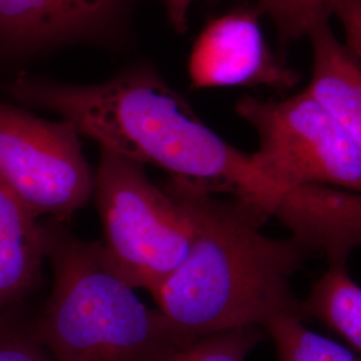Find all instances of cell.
<instances>
[{"mask_svg":"<svg viewBox=\"0 0 361 361\" xmlns=\"http://www.w3.org/2000/svg\"><path fill=\"white\" fill-rule=\"evenodd\" d=\"M19 104L42 109L73 125L101 149L212 194H229L280 222L296 204L246 154L202 122L180 92L149 66H137L94 85H68L20 75L1 86Z\"/></svg>","mask_w":361,"mask_h":361,"instance_id":"cell-1","label":"cell"},{"mask_svg":"<svg viewBox=\"0 0 361 361\" xmlns=\"http://www.w3.org/2000/svg\"><path fill=\"white\" fill-rule=\"evenodd\" d=\"M164 188L197 229L185 262L152 295L171 323L198 338L280 317L305 320L292 279L314 253L310 245L295 235L268 237L262 225L271 217L241 200H219L176 177Z\"/></svg>","mask_w":361,"mask_h":361,"instance_id":"cell-2","label":"cell"},{"mask_svg":"<svg viewBox=\"0 0 361 361\" xmlns=\"http://www.w3.org/2000/svg\"><path fill=\"white\" fill-rule=\"evenodd\" d=\"M54 285L39 341L55 361H161L197 340L147 308L110 265L101 241L44 226Z\"/></svg>","mask_w":361,"mask_h":361,"instance_id":"cell-3","label":"cell"},{"mask_svg":"<svg viewBox=\"0 0 361 361\" xmlns=\"http://www.w3.org/2000/svg\"><path fill=\"white\" fill-rule=\"evenodd\" d=\"M92 195L110 265L131 288L153 295L193 247L197 229L189 209L153 183L145 165L106 149H101Z\"/></svg>","mask_w":361,"mask_h":361,"instance_id":"cell-4","label":"cell"},{"mask_svg":"<svg viewBox=\"0 0 361 361\" xmlns=\"http://www.w3.org/2000/svg\"><path fill=\"white\" fill-rule=\"evenodd\" d=\"M235 111L257 131L264 173L286 190L320 185L361 194V149L305 90L283 101L245 97Z\"/></svg>","mask_w":361,"mask_h":361,"instance_id":"cell-5","label":"cell"},{"mask_svg":"<svg viewBox=\"0 0 361 361\" xmlns=\"http://www.w3.org/2000/svg\"><path fill=\"white\" fill-rule=\"evenodd\" d=\"M79 133L0 102V183L38 219L71 217L94 194Z\"/></svg>","mask_w":361,"mask_h":361,"instance_id":"cell-6","label":"cell"},{"mask_svg":"<svg viewBox=\"0 0 361 361\" xmlns=\"http://www.w3.org/2000/svg\"><path fill=\"white\" fill-rule=\"evenodd\" d=\"M189 73L197 89L264 85L285 90L298 78L271 55L256 15L249 11L207 25L194 44Z\"/></svg>","mask_w":361,"mask_h":361,"instance_id":"cell-7","label":"cell"},{"mask_svg":"<svg viewBox=\"0 0 361 361\" xmlns=\"http://www.w3.org/2000/svg\"><path fill=\"white\" fill-rule=\"evenodd\" d=\"M131 0H0V42L16 51L67 43H107L123 26Z\"/></svg>","mask_w":361,"mask_h":361,"instance_id":"cell-8","label":"cell"},{"mask_svg":"<svg viewBox=\"0 0 361 361\" xmlns=\"http://www.w3.org/2000/svg\"><path fill=\"white\" fill-rule=\"evenodd\" d=\"M47 258L44 225L0 183V310L37 284Z\"/></svg>","mask_w":361,"mask_h":361,"instance_id":"cell-9","label":"cell"},{"mask_svg":"<svg viewBox=\"0 0 361 361\" xmlns=\"http://www.w3.org/2000/svg\"><path fill=\"white\" fill-rule=\"evenodd\" d=\"M310 38L313 65L307 90L361 149V62L337 39L329 22L314 27Z\"/></svg>","mask_w":361,"mask_h":361,"instance_id":"cell-10","label":"cell"},{"mask_svg":"<svg viewBox=\"0 0 361 361\" xmlns=\"http://www.w3.org/2000/svg\"><path fill=\"white\" fill-rule=\"evenodd\" d=\"M305 319H314L340 336L361 356V286L347 265H329L302 301Z\"/></svg>","mask_w":361,"mask_h":361,"instance_id":"cell-11","label":"cell"},{"mask_svg":"<svg viewBox=\"0 0 361 361\" xmlns=\"http://www.w3.org/2000/svg\"><path fill=\"white\" fill-rule=\"evenodd\" d=\"M279 361H361L353 349L312 332L298 317H280L265 328Z\"/></svg>","mask_w":361,"mask_h":361,"instance_id":"cell-12","label":"cell"},{"mask_svg":"<svg viewBox=\"0 0 361 361\" xmlns=\"http://www.w3.org/2000/svg\"><path fill=\"white\" fill-rule=\"evenodd\" d=\"M337 0H258L269 15L283 44L310 37L314 27L329 22Z\"/></svg>","mask_w":361,"mask_h":361,"instance_id":"cell-13","label":"cell"},{"mask_svg":"<svg viewBox=\"0 0 361 361\" xmlns=\"http://www.w3.org/2000/svg\"><path fill=\"white\" fill-rule=\"evenodd\" d=\"M265 334L262 326H247L198 337L161 361H245Z\"/></svg>","mask_w":361,"mask_h":361,"instance_id":"cell-14","label":"cell"},{"mask_svg":"<svg viewBox=\"0 0 361 361\" xmlns=\"http://www.w3.org/2000/svg\"><path fill=\"white\" fill-rule=\"evenodd\" d=\"M334 15L344 28L347 47L361 62V0H337Z\"/></svg>","mask_w":361,"mask_h":361,"instance_id":"cell-15","label":"cell"},{"mask_svg":"<svg viewBox=\"0 0 361 361\" xmlns=\"http://www.w3.org/2000/svg\"><path fill=\"white\" fill-rule=\"evenodd\" d=\"M0 361H50L37 344L18 336L0 337Z\"/></svg>","mask_w":361,"mask_h":361,"instance_id":"cell-16","label":"cell"},{"mask_svg":"<svg viewBox=\"0 0 361 361\" xmlns=\"http://www.w3.org/2000/svg\"><path fill=\"white\" fill-rule=\"evenodd\" d=\"M193 0H164L169 22L176 32L188 31V15Z\"/></svg>","mask_w":361,"mask_h":361,"instance_id":"cell-17","label":"cell"}]
</instances>
